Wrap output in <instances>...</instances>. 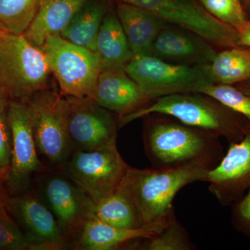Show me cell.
<instances>
[{"label":"cell","instance_id":"1","mask_svg":"<svg viewBox=\"0 0 250 250\" xmlns=\"http://www.w3.org/2000/svg\"><path fill=\"white\" fill-rule=\"evenodd\" d=\"M144 118L143 144L154 168L197 165L211 170L225 155L220 137L213 133L160 114Z\"/></svg>","mask_w":250,"mask_h":250},{"label":"cell","instance_id":"2","mask_svg":"<svg viewBox=\"0 0 250 250\" xmlns=\"http://www.w3.org/2000/svg\"><path fill=\"white\" fill-rule=\"evenodd\" d=\"M210 169L190 165L167 169L129 166L120 185L137 210L143 228L157 233L175 217L172 202L186 186L205 182Z\"/></svg>","mask_w":250,"mask_h":250},{"label":"cell","instance_id":"3","mask_svg":"<svg viewBox=\"0 0 250 250\" xmlns=\"http://www.w3.org/2000/svg\"><path fill=\"white\" fill-rule=\"evenodd\" d=\"M161 114L224 137L229 143L240 142L250 128L244 116L201 93L172 94L118 118V128L148 115Z\"/></svg>","mask_w":250,"mask_h":250},{"label":"cell","instance_id":"4","mask_svg":"<svg viewBox=\"0 0 250 250\" xmlns=\"http://www.w3.org/2000/svg\"><path fill=\"white\" fill-rule=\"evenodd\" d=\"M49 70L42 49L24 34L0 30V87L15 98L45 89Z\"/></svg>","mask_w":250,"mask_h":250},{"label":"cell","instance_id":"5","mask_svg":"<svg viewBox=\"0 0 250 250\" xmlns=\"http://www.w3.org/2000/svg\"><path fill=\"white\" fill-rule=\"evenodd\" d=\"M125 71L152 101L172 94L199 93L214 83L210 64L172 63L150 54L134 56Z\"/></svg>","mask_w":250,"mask_h":250},{"label":"cell","instance_id":"6","mask_svg":"<svg viewBox=\"0 0 250 250\" xmlns=\"http://www.w3.org/2000/svg\"><path fill=\"white\" fill-rule=\"evenodd\" d=\"M27 104L41 161L47 169H60L74 150L67 131L66 98L43 89L27 98Z\"/></svg>","mask_w":250,"mask_h":250},{"label":"cell","instance_id":"7","mask_svg":"<svg viewBox=\"0 0 250 250\" xmlns=\"http://www.w3.org/2000/svg\"><path fill=\"white\" fill-rule=\"evenodd\" d=\"M41 49L62 95L91 98L103 70L96 52L75 45L59 34L48 36Z\"/></svg>","mask_w":250,"mask_h":250},{"label":"cell","instance_id":"8","mask_svg":"<svg viewBox=\"0 0 250 250\" xmlns=\"http://www.w3.org/2000/svg\"><path fill=\"white\" fill-rule=\"evenodd\" d=\"M129 167L116 145L91 150L74 149L60 170L97 204L121 185Z\"/></svg>","mask_w":250,"mask_h":250},{"label":"cell","instance_id":"9","mask_svg":"<svg viewBox=\"0 0 250 250\" xmlns=\"http://www.w3.org/2000/svg\"><path fill=\"white\" fill-rule=\"evenodd\" d=\"M37 190L52 212L68 246L77 239L84 224L94 218L95 203L60 169L41 174Z\"/></svg>","mask_w":250,"mask_h":250},{"label":"cell","instance_id":"10","mask_svg":"<svg viewBox=\"0 0 250 250\" xmlns=\"http://www.w3.org/2000/svg\"><path fill=\"white\" fill-rule=\"evenodd\" d=\"M141 8L168 24L184 28L222 49L238 45V32L208 14L197 0H116Z\"/></svg>","mask_w":250,"mask_h":250},{"label":"cell","instance_id":"11","mask_svg":"<svg viewBox=\"0 0 250 250\" xmlns=\"http://www.w3.org/2000/svg\"><path fill=\"white\" fill-rule=\"evenodd\" d=\"M7 117L12 136V155L6 186L9 191L21 193L29 190L33 179L47 168L38 153L27 103L11 102Z\"/></svg>","mask_w":250,"mask_h":250},{"label":"cell","instance_id":"12","mask_svg":"<svg viewBox=\"0 0 250 250\" xmlns=\"http://www.w3.org/2000/svg\"><path fill=\"white\" fill-rule=\"evenodd\" d=\"M67 131L74 149H100L116 146L118 119L93 99L66 98Z\"/></svg>","mask_w":250,"mask_h":250},{"label":"cell","instance_id":"13","mask_svg":"<svg viewBox=\"0 0 250 250\" xmlns=\"http://www.w3.org/2000/svg\"><path fill=\"white\" fill-rule=\"evenodd\" d=\"M8 201L10 214L14 216L30 250H61L68 247L58 222L39 192L27 190Z\"/></svg>","mask_w":250,"mask_h":250},{"label":"cell","instance_id":"14","mask_svg":"<svg viewBox=\"0 0 250 250\" xmlns=\"http://www.w3.org/2000/svg\"><path fill=\"white\" fill-rule=\"evenodd\" d=\"M205 182L220 205L229 207L239 200L250 188V128L240 142L230 143L218 166Z\"/></svg>","mask_w":250,"mask_h":250},{"label":"cell","instance_id":"15","mask_svg":"<svg viewBox=\"0 0 250 250\" xmlns=\"http://www.w3.org/2000/svg\"><path fill=\"white\" fill-rule=\"evenodd\" d=\"M215 47L198 34L167 24L156 36L150 55L183 65H207L216 56Z\"/></svg>","mask_w":250,"mask_h":250},{"label":"cell","instance_id":"16","mask_svg":"<svg viewBox=\"0 0 250 250\" xmlns=\"http://www.w3.org/2000/svg\"><path fill=\"white\" fill-rule=\"evenodd\" d=\"M91 98L103 108L125 116L150 100L125 70H102Z\"/></svg>","mask_w":250,"mask_h":250},{"label":"cell","instance_id":"17","mask_svg":"<svg viewBox=\"0 0 250 250\" xmlns=\"http://www.w3.org/2000/svg\"><path fill=\"white\" fill-rule=\"evenodd\" d=\"M116 14L133 56L150 54L156 36L168 24L146 10L120 1L117 3Z\"/></svg>","mask_w":250,"mask_h":250},{"label":"cell","instance_id":"18","mask_svg":"<svg viewBox=\"0 0 250 250\" xmlns=\"http://www.w3.org/2000/svg\"><path fill=\"white\" fill-rule=\"evenodd\" d=\"M156 233L146 228H118L93 218L84 224L72 247L82 250H118L136 240L149 239Z\"/></svg>","mask_w":250,"mask_h":250},{"label":"cell","instance_id":"19","mask_svg":"<svg viewBox=\"0 0 250 250\" xmlns=\"http://www.w3.org/2000/svg\"><path fill=\"white\" fill-rule=\"evenodd\" d=\"M88 1L41 0L37 14L24 36L31 43L41 48L48 36L60 34Z\"/></svg>","mask_w":250,"mask_h":250},{"label":"cell","instance_id":"20","mask_svg":"<svg viewBox=\"0 0 250 250\" xmlns=\"http://www.w3.org/2000/svg\"><path fill=\"white\" fill-rule=\"evenodd\" d=\"M95 52L103 70H125L134 57L116 14L105 15L97 39Z\"/></svg>","mask_w":250,"mask_h":250},{"label":"cell","instance_id":"21","mask_svg":"<svg viewBox=\"0 0 250 250\" xmlns=\"http://www.w3.org/2000/svg\"><path fill=\"white\" fill-rule=\"evenodd\" d=\"M106 10L103 4H86L77 12L60 33L65 40L96 52L97 39Z\"/></svg>","mask_w":250,"mask_h":250},{"label":"cell","instance_id":"22","mask_svg":"<svg viewBox=\"0 0 250 250\" xmlns=\"http://www.w3.org/2000/svg\"><path fill=\"white\" fill-rule=\"evenodd\" d=\"M210 69L214 83L234 85L250 82V47L223 49L217 53Z\"/></svg>","mask_w":250,"mask_h":250},{"label":"cell","instance_id":"23","mask_svg":"<svg viewBox=\"0 0 250 250\" xmlns=\"http://www.w3.org/2000/svg\"><path fill=\"white\" fill-rule=\"evenodd\" d=\"M94 218L118 228H143L134 204L120 186L95 204Z\"/></svg>","mask_w":250,"mask_h":250},{"label":"cell","instance_id":"24","mask_svg":"<svg viewBox=\"0 0 250 250\" xmlns=\"http://www.w3.org/2000/svg\"><path fill=\"white\" fill-rule=\"evenodd\" d=\"M41 0H0V30L24 34L34 21Z\"/></svg>","mask_w":250,"mask_h":250},{"label":"cell","instance_id":"25","mask_svg":"<svg viewBox=\"0 0 250 250\" xmlns=\"http://www.w3.org/2000/svg\"><path fill=\"white\" fill-rule=\"evenodd\" d=\"M144 248L148 250H192L196 249L187 230L176 217L149 239Z\"/></svg>","mask_w":250,"mask_h":250},{"label":"cell","instance_id":"26","mask_svg":"<svg viewBox=\"0 0 250 250\" xmlns=\"http://www.w3.org/2000/svg\"><path fill=\"white\" fill-rule=\"evenodd\" d=\"M208 13L220 22L237 31L249 19L242 0H197Z\"/></svg>","mask_w":250,"mask_h":250},{"label":"cell","instance_id":"27","mask_svg":"<svg viewBox=\"0 0 250 250\" xmlns=\"http://www.w3.org/2000/svg\"><path fill=\"white\" fill-rule=\"evenodd\" d=\"M199 93L218 100L225 106L245 117L250 123V95L233 85L210 83L203 87Z\"/></svg>","mask_w":250,"mask_h":250},{"label":"cell","instance_id":"28","mask_svg":"<svg viewBox=\"0 0 250 250\" xmlns=\"http://www.w3.org/2000/svg\"><path fill=\"white\" fill-rule=\"evenodd\" d=\"M9 213L7 207L0 209V250H30L24 233Z\"/></svg>","mask_w":250,"mask_h":250},{"label":"cell","instance_id":"29","mask_svg":"<svg viewBox=\"0 0 250 250\" xmlns=\"http://www.w3.org/2000/svg\"><path fill=\"white\" fill-rule=\"evenodd\" d=\"M12 155V136L4 108H0V175L7 179Z\"/></svg>","mask_w":250,"mask_h":250},{"label":"cell","instance_id":"30","mask_svg":"<svg viewBox=\"0 0 250 250\" xmlns=\"http://www.w3.org/2000/svg\"><path fill=\"white\" fill-rule=\"evenodd\" d=\"M231 207V223L238 232L250 241V188Z\"/></svg>","mask_w":250,"mask_h":250},{"label":"cell","instance_id":"31","mask_svg":"<svg viewBox=\"0 0 250 250\" xmlns=\"http://www.w3.org/2000/svg\"><path fill=\"white\" fill-rule=\"evenodd\" d=\"M238 32V45L250 47V18Z\"/></svg>","mask_w":250,"mask_h":250},{"label":"cell","instance_id":"32","mask_svg":"<svg viewBox=\"0 0 250 250\" xmlns=\"http://www.w3.org/2000/svg\"><path fill=\"white\" fill-rule=\"evenodd\" d=\"M8 191L6 179L0 175V209L7 207L9 199Z\"/></svg>","mask_w":250,"mask_h":250},{"label":"cell","instance_id":"33","mask_svg":"<svg viewBox=\"0 0 250 250\" xmlns=\"http://www.w3.org/2000/svg\"><path fill=\"white\" fill-rule=\"evenodd\" d=\"M240 86H237L244 93L250 94V82H245V83H239Z\"/></svg>","mask_w":250,"mask_h":250},{"label":"cell","instance_id":"34","mask_svg":"<svg viewBox=\"0 0 250 250\" xmlns=\"http://www.w3.org/2000/svg\"><path fill=\"white\" fill-rule=\"evenodd\" d=\"M243 6L246 9L247 13L250 14V0H242Z\"/></svg>","mask_w":250,"mask_h":250},{"label":"cell","instance_id":"35","mask_svg":"<svg viewBox=\"0 0 250 250\" xmlns=\"http://www.w3.org/2000/svg\"><path fill=\"white\" fill-rule=\"evenodd\" d=\"M1 88V87H0ZM0 108H4V104L1 98H0Z\"/></svg>","mask_w":250,"mask_h":250}]
</instances>
